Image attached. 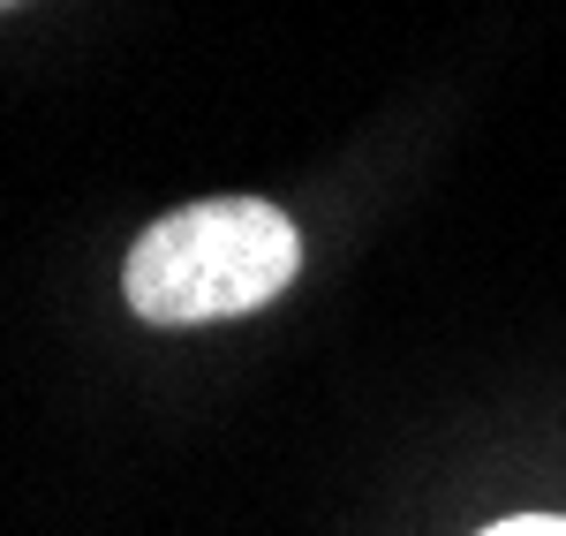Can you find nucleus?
I'll return each instance as SVG.
<instances>
[{
	"label": "nucleus",
	"instance_id": "obj_3",
	"mask_svg": "<svg viewBox=\"0 0 566 536\" xmlns=\"http://www.w3.org/2000/svg\"><path fill=\"white\" fill-rule=\"evenodd\" d=\"M0 8H15V0H0Z\"/></svg>",
	"mask_w": 566,
	"mask_h": 536
},
{
	"label": "nucleus",
	"instance_id": "obj_2",
	"mask_svg": "<svg viewBox=\"0 0 566 536\" xmlns=\"http://www.w3.org/2000/svg\"><path fill=\"white\" fill-rule=\"evenodd\" d=\"M483 536H566L559 514H514V522H499V529H483Z\"/></svg>",
	"mask_w": 566,
	"mask_h": 536
},
{
	"label": "nucleus",
	"instance_id": "obj_1",
	"mask_svg": "<svg viewBox=\"0 0 566 536\" xmlns=\"http://www.w3.org/2000/svg\"><path fill=\"white\" fill-rule=\"evenodd\" d=\"M303 265V234L264 197H205L181 204L151 234H136L122 295L144 325H219L272 303Z\"/></svg>",
	"mask_w": 566,
	"mask_h": 536
}]
</instances>
